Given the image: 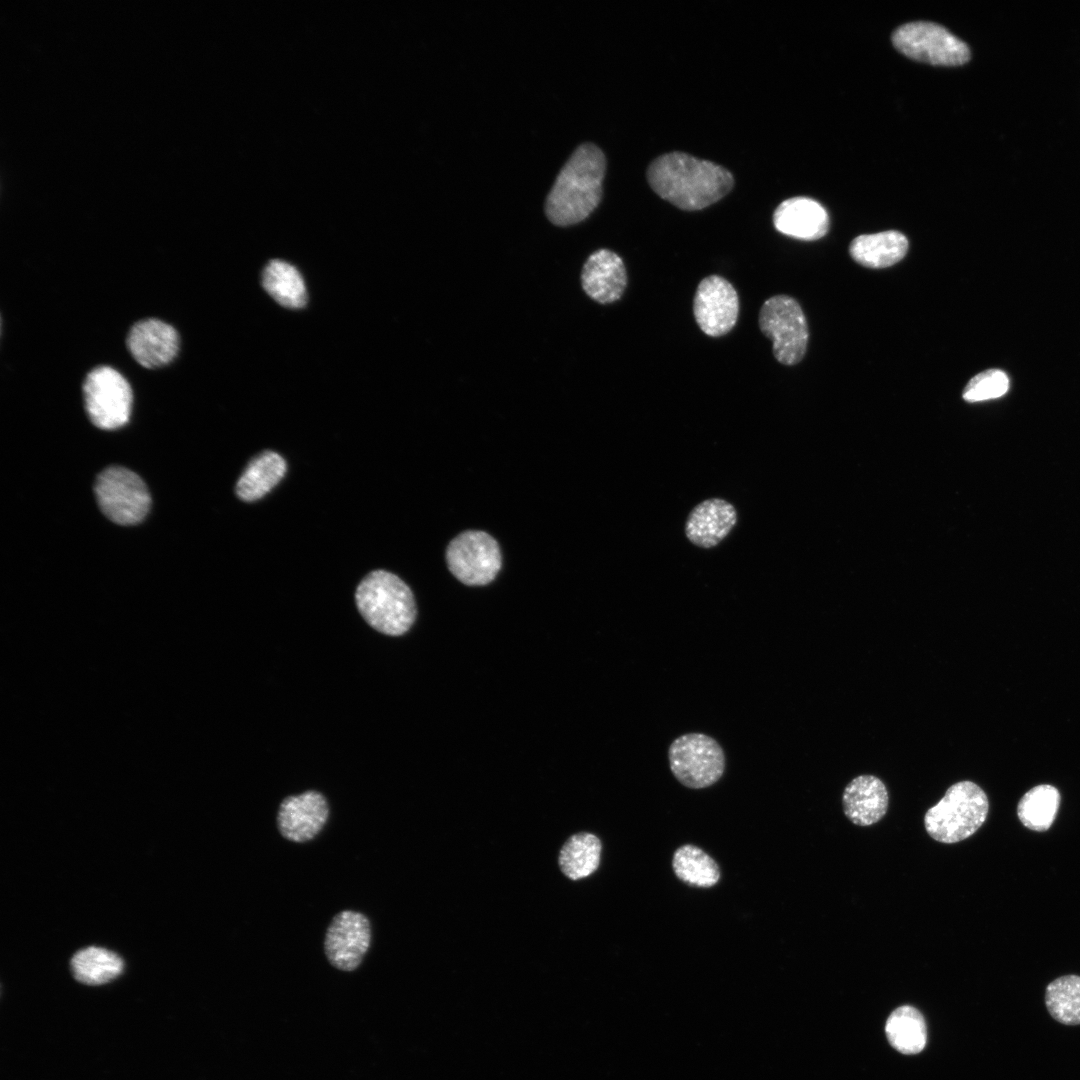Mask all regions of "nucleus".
I'll return each instance as SVG.
<instances>
[{
    "mask_svg": "<svg viewBox=\"0 0 1080 1080\" xmlns=\"http://www.w3.org/2000/svg\"><path fill=\"white\" fill-rule=\"evenodd\" d=\"M606 159L592 143L576 148L560 170L546 198L545 213L557 226H570L586 219L602 197Z\"/></svg>",
    "mask_w": 1080,
    "mask_h": 1080,
    "instance_id": "2",
    "label": "nucleus"
},
{
    "mask_svg": "<svg viewBox=\"0 0 1080 1080\" xmlns=\"http://www.w3.org/2000/svg\"><path fill=\"white\" fill-rule=\"evenodd\" d=\"M885 1032L891 1046L906 1055L917 1054L926 1045L925 1020L912 1006L896 1008L887 1019Z\"/></svg>",
    "mask_w": 1080,
    "mask_h": 1080,
    "instance_id": "24",
    "label": "nucleus"
},
{
    "mask_svg": "<svg viewBox=\"0 0 1080 1080\" xmlns=\"http://www.w3.org/2000/svg\"><path fill=\"white\" fill-rule=\"evenodd\" d=\"M672 866L676 876L690 886L709 888L720 879L716 861L694 845L679 847L673 855Z\"/></svg>",
    "mask_w": 1080,
    "mask_h": 1080,
    "instance_id": "26",
    "label": "nucleus"
},
{
    "mask_svg": "<svg viewBox=\"0 0 1080 1080\" xmlns=\"http://www.w3.org/2000/svg\"><path fill=\"white\" fill-rule=\"evenodd\" d=\"M738 513L734 505L725 499H706L690 511L684 532L695 546L711 549L719 545L734 529Z\"/></svg>",
    "mask_w": 1080,
    "mask_h": 1080,
    "instance_id": "15",
    "label": "nucleus"
},
{
    "mask_svg": "<svg viewBox=\"0 0 1080 1080\" xmlns=\"http://www.w3.org/2000/svg\"><path fill=\"white\" fill-rule=\"evenodd\" d=\"M82 394L90 421L103 430L124 426L130 418L133 391L128 380L115 368L101 365L86 375Z\"/></svg>",
    "mask_w": 1080,
    "mask_h": 1080,
    "instance_id": "5",
    "label": "nucleus"
},
{
    "mask_svg": "<svg viewBox=\"0 0 1080 1080\" xmlns=\"http://www.w3.org/2000/svg\"><path fill=\"white\" fill-rule=\"evenodd\" d=\"M988 810V798L982 788L972 781H960L951 785L940 801L927 810L924 826L934 840L957 843L982 826Z\"/></svg>",
    "mask_w": 1080,
    "mask_h": 1080,
    "instance_id": "4",
    "label": "nucleus"
},
{
    "mask_svg": "<svg viewBox=\"0 0 1080 1080\" xmlns=\"http://www.w3.org/2000/svg\"><path fill=\"white\" fill-rule=\"evenodd\" d=\"M669 766L674 777L685 787L703 789L720 780L726 757L720 744L703 733L677 737L668 749Z\"/></svg>",
    "mask_w": 1080,
    "mask_h": 1080,
    "instance_id": "6",
    "label": "nucleus"
},
{
    "mask_svg": "<svg viewBox=\"0 0 1080 1080\" xmlns=\"http://www.w3.org/2000/svg\"><path fill=\"white\" fill-rule=\"evenodd\" d=\"M286 470V461L280 454L271 450L263 451L248 463L238 479L236 495L245 502L256 501L280 482Z\"/></svg>",
    "mask_w": 1080,
    "mask_h": 1080,
    "instance_id": "20",
    "label": "nucleus"
},
{
    "mask_svg": "<svg viewBox=\"0 0 1080 1080\" xmlns=\"http://www.w3.org/2000/svg\"><path fill=\"white\" fill-rule=\"evenodd\" d=\"M739 313L738 294L733 285L719 275H710L698 284L693 314L701 331L711 337L730 332Z\"/></svg>",
    "mask_w": 1080,
    "mask_h": 1080,
    "instance_id": "11",
    "label": "nucleus"
},
{
    "mask_svg": "<svg viewBox=\"0 0 1080 1080\" xmlns=\"http://www.w3.org/2000/svg\"><path fill=\"white\" fill-rule=\"evenodd\" d=\"M262 285L266 292L280 305L303 308L308 299L304 279L292 264L274 259L262 272Z\"/></svg>",
    "mask_w": 1080,
    "mask_h": 1080,
    "instance_id": "22",
    "label": "nucleus"
},
{
    "mask_svg": "<svg viewBox=\"0 0 1080 1080\" xmlns=\"http://www.w3.org/2000/svg\"><path fill=\"white\" fill-rule=\"evenodd\" d=\"M94 491L103 514L119 525L137 524L149 512V491L143 480L127 468L112 466L103 470Z\"/></svg>",
    "mask_w": 1080,
    "mask_h": 1080,
    "instance_id": "8",
    "label": "nucleus"
},
{
    "mask_svg": "<svg viewBox=\"0 0 1080 1080\" xmlns=\"http://www.w3.org/2000/svg\"><path fill=\"white\" fill-rule=\"evenodd\" d=\"M773 224L780 233L801 240H817L829 229V216L817 201L793 197L778 205Z\"/></svg>",
    "mask_w": 1080,
    "mask_h": 1080,
    "instance_id": "17",
    "label": "nucleus"
},
{
    "mask_svg": "<svg viewBox=\"0 0 1080 1080\" xmlns=\"http://www.w3.org/2000/svg\"><path fill=\"white\" fill-rule=\"evenodd\" d=\"M355 602L364 620L389 636L407 632L416 617L415 599L408 585L397 575L374 570L355 591Z\"/></svg>",
    "mask_w": 1080,
    "mask_h": 1080,
    "instance_id": "3",
    "label": "nucleus"
},
{
    "mask_svg": "<svg viewBox=\"0 0 1080 1080\" xmlns=\"http://www.w3.org/2000/svg\"><path fill=\"white\" fill-rule=\"evenodd\" d=\"M581 283L585 293L598 303L609 304L619 300L627 286L623 260L611 250H596L583 266Z\"/></svg>",
    "mask_w": 1080,
    "mask_h": 1080,
    "instance_id": "16",
    "label": "nucleus"
},
{
    "mask_svg": "<svg viewBox=\"0 0 1080 1080\" xmlns=\"http://www.w3.org/2000/svg\"><path fill=\"white\" fill-rule=\"evenodd\" d=\"M1009 389V378L999 369H988L975 375L965 386L962 397L967 402H979L1003 396Z\"/></svg>",
    "mask_w": 1080,
    "mask_h": 1080,
    "instance_id": "28",
    "label": "nucleus"
},
{
    "mask_svg": "<svg viewBox=\"0 0 1080 1080\" xmlns=\"http://www.w3.org/2000/svg\"><path fill=\"white\" fill-rule=\"evenodd\" d=\"M889 795L883 781L874 775L853 778L842 794V806L846 817L859 826H869L880 821L886 814Z\"/></svg>",
    "mask_w": 1080,
    "mask_h": 1080,
    "instance_id": "18",
    "label": "nucleus"
},
{
    "mask_svg": "<svg viewBox=\"0 0 1080 1080\" xmlns=\"http://www.w3.org/2000/svg\"><path fill=\"white\" fill-rule=\"evenodd\" d=\"M370 942L369 919L361 912L344 910L333 917L327 928L324 952L335 968L353 971L361 964Z\"/></svg>",
    "mask_w": 1080,
    "mask_h": 1080,
    "instance_id": "12",
    "label": "nucleus"
},
{
    "mask_svg": "<svg viewBox=\"0 0 1080 1080\" xmlns=\"http://www.w3.org/2000/svg\"><path fill=\"white\" fill-rule=\"evenodd\" d=\"M907 250V238L895 230L857 236L849 246L850 255L857 263L875 269L896 264Z\"/></svg>",
    "mask_w": 1080,
    "mask_h": 1080,
    "instance_id": "19",
    "label": "nucleus"
},
{
    "mask_svg": "<svg viewBox=\"0 0 1080 1080\" xmlns=\"http://www.w3.org/2000/svg\"><path fill=\"white\" fill-rule=\"evenodd\" d=\"M600 839L589 832L573 834L563 844L559 854L562 873L571 880H579L594 873L601 860Z\"/></svg>",
    "mask_w": 1080,
    "mask_h": 1080,
    "instance_id": "23",
    "label": "nucleus"
},
{
    "mask_svg": "<svg viewBox=\"0 0 1080 1080\" xmlns=\"http://www.w3.org/2000/svg\"><path fill=\"white\" fill-rule=\"evenodd\" d=\"M647 180L656 194L679 209L696 211L723 198L734 179L724 167L682 152L656 158Z\"/></svg>",
    "mask_w": 1080,
    "mask_h": 1080,
    "instance_id": "1",
    "label": "nucleus"
},
{
    "mask_svg": "<svg viewBox=\"0 0 1080 1080\" xmlns=\"http://www.w3.org/2000/svg\"><path fill=\"white\" fill-rule=\"evenodd\" d=\"M761 332L772 341L773 355L784 365L799 363L806 352L808 326L799 303L788 295L767 299L759 312Z\"/></svg>",
    "mask_w": 1080,
    "mask_h": 1080,
    "instance_id": "7",
    "label": "nucleus"
},
{
    "mask_svg": "<svg viewBox=\"0 0 1080 1080\" xmlns=\"http://www.w3.org/2000/svg\"><path fill=\"white\" fill-rule=\"evenodd\" d=\"M446 561L450 572L470 586L490 583L502 565L498 543L480 530L465 531L452 539L447 547Z\"/></svg>",
    "mask_w": 1080,
    "mask_h": 1080,
    "instance_id": "10",
    "label": "nucleus"
},
{
    "mask_svg": "<svg viewBox=\"0 0 1080 1080\" xmlns=\"http://www.w3.org/2000/svg\"><path fill=\"white\" fill-rule=\"evenodd\" d=\"M1045 1003L1056 1021L1065 1025L1080 1024V976L1065 975L1048 984Z\"/></svg>",
    "mask_w": 1080,
    "mask_h": 1080,
    "instance_id": "27",
    "label": "nucleus"
},
{
    "mask_svg": "<svg viewBox=\"0 0 1080 1080\" xmlns=\"http://www.w3.org/2000/svg\"><path fill=\"white\" fill-rule=\"evenodd\" d=\"M70 970L77 982L98 986L119 977L124 970V960L116 952L92 945L81 948L73 954Z\"/></svg>",
    "mask_w": 1080,
    "mask_h": 1080,
    "instance_id": "21",
    "label": "nucleus"
},
{
    "mask_svg": "<svg viewBox=\"0 0 1080 1080\" xmlns=\"http://www.w3.org/2000/svg\"><path fill=\"white\" fill-rule=\"evenodd\" d=\"M1056 787L1042 784L1033 787L1020 799L1017 814L1022 824L1033 831L1048 830L1056 818L1060 804Z\"/></svg>",
    "mask_w": 1080,
    "mask_h": 1080,
    "instance_id": "25",
    "label": "nucleus"
},
{
    "mask_svg": "<svg viewBox=\"0 0 1080 1080\" xmlns=\"http://www.w3.org/2000/svg\"><path fill=\"white\" fill-rule=\"evenodd\" d=\"M329 806L325 796L315 790L286 797L277 813V827L287 840L304 843L314 839L325 826Z\"/></svg>",
    "mask_w": 1080,
    "mask_h": 1080,
    "instance_id": "13",
    "label": "nucleus"
},
{
    "mask_svg": "<svg viewBox=\"0 0 1080 1080\" xmlns=\"http://www.w3.org/2000/svg\"><path fill=\"white\" fill-rule=\"evenodd\" d=\"M892 42L907 57L931 65H962L971 55L965 42L943 26L926 21L898 27L892 34Z\"/></svg>",
    "mask_w": 1080,
    "mask_h": 1080,
    "instance_id": "9",
    "label": "nucleus"
},
{
    "mask_svg": "<svg viewBox=\"0 0 1080 1080\" xmlns=\"http://www.w3.org/2000/svg\"><path fill=\"white\" fill-rule=\"evenodd\" d=\"M126 346L140 366L154 369L166 366L176 358L180 338L177 330L169 323L157 318H147L131 326Z\"/></svg>",
    "mask_w": 1080,
    "mask_h": 1080,
    "instance_id": "14",
    "label": "nucleus"
}]
</instances>
